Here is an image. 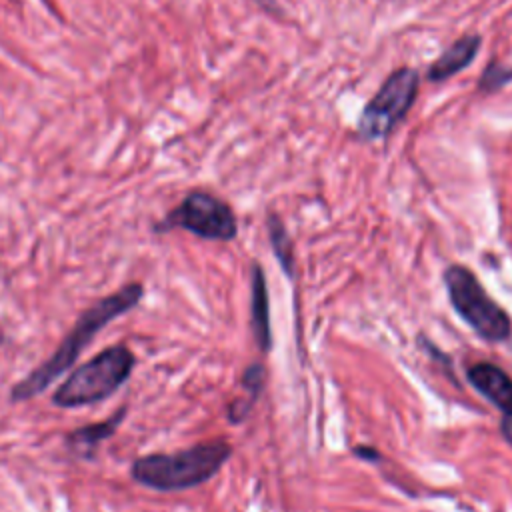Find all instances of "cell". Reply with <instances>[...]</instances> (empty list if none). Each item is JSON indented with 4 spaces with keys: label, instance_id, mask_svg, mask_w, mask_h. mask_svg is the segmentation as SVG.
<instances>
[{
    "label": "cell",
    "instance_id": "cell-11",
    "mask_svg": "<svg viewBox=\"0 0 512 512\" xmlns=\"http://www.w3.org/2000/svg\"><path fill=\"white\" fill-rule=\"evenodd\" d=\"M242 386L246 390V398L234 400L228 408V418L234 424L242 422L248 416L252 404L258 400V396L262 392V386H264V368H262V364H250L246 368L244 378H242Z\"/></svg>",
    "mask_w": 512,
    "mask_h": 512
},
{
    "label": "cell",
    "instance_id": "cell-5",
    "mask_svg": "<svg viewBox=\"0 0 512 512\" xmlns=\"http://www.w3.org/2000/svg\"><path fill=\"white\" fill-rule=\"evenodd\" d=\"M420 90V74L416 68L402 66L386 76L376 94L366 102L356 124V134L364 142L390 136L408 116Z\"/></svg>",
    "mask_w": 512,
    "mask_h": 512
},
{
    "label": "cell",
    "instance_id": "cell-16",
    "mask_svg": "<svg viewBox=\"0 0 512 512\" xmlns=\"http://www.w3.org/2000/svg\"><path fill=\"white\" fill-rule=\"evenodd\" d=\"M354 452L358 454V458H362V456H364L366 460H378V456H380V454H378L374 448H370V450H368V448H364V446H360V448H354Z\"/></svg>",
    "mask_w": 512,
    "mask_h": 512
},
{
    "label": "cell",
    "instance_id": "cell-3",
    "mask_svg": "<svg viewBox=\"0 0 512 512\" xmlns=\"http://www.w3.org/2000/svg\"><path fill=\"white\" fill-rule=\"evenodd\" d=\"M134 354L128 346L116 344L76 368L54 392L52 402L60 408L96 404L112 396L132 374Z\"/></svg>",
    "mask_w": 512,
    "mask_h": 512
},
{
    "label": "cell",
    "instance_id": "cell-15",
    "mask_svg": "<svg viewBox=\"0 0 512 512\" xmlns=\"http://www.w3.org/2000/svg\"><path fill=\"white\" fill-rule=\"evenodd\" d=\"M500 432H502V436L506 438V442L512 444V414H508V416L502 418V422H500Z\"/></svg>",
    "mask_w": 512,
    "mask_h": 512
},
{
    "label": "cell",
    "instance_id": "cell-6",
    "mask_svg": "<svg viewBox=\"0 0 512 512\" xmlns=\"http://www.w3.org/2000/svg\"><path fill=\"white\" fill-rule=\"evenodd\" d=\"M174 228H182L204 240L220 242H228L238 234L234 210L222 198L204 190L186 194L184 200L154 226L156 232H168Z\"/></svg>",
    "mask_w": 512,
    "mask_h": 512
},
{
    "label": "cell",
    "instance_id": "cell-13",
    "mask_svg": "<svg viewBox=\"0 0 512 512\" xmlns=\"http://www.w3.org/2000/svg\"><path fill=\"white\" fill-rule=\"evenodd\" d=\"M510 82H512V68L498 60H490V64L482 70L476 88L482 94H494Z\"/></svg>",
    "mask_w": 512,
    "mask_h": 512
},
{
    "label": "cell",
    "instance_id": "cell-12",
    "mask_svg": "<svg viewBox=\"0 0 512 512\" xmlns=\"http://www.w3.org/2000/svg\"><path fill=\"white\" fill-rule=\"evenodd\" d=\"M266 226H268V236H270L272 250H274L276 258L280 260L282 268L286 270V274L290 276L292 274V242H290V236H288L282 220L276 214L268 216Z\"/></svg>",
    "mask_w": 512,
    "mask_h": 512
},
{
    "label": "cell",
    "instance_id": "cell-9",
    "mask_svg": "<svg viewBox=\"0 0 512 512\" xmlns=\"http://www.w3.org/2000/svg\"><path fill=\"white\" fill-rule=\"evenodd\" d=\"M250 326L256 338V344L262 352L272 348V330H270V298L266 276L258 264L252 266L250 282Z\"/></svg>",
    "mask_w": 512,
    "mask_h": 512
},
{
    "label": "cell",
    "instance_id": "cell-8",
    "mask_svg": "<svg viewBox=\"0 0 512 512\" xmlns=\"http://www.w3.org/2000/svg\"><path fill=\"white\" fill-rule=\"evenodd\" d=\"M482 46V38L478 34H464L456 38L426 70V78L430 82H444L454 74L466 70L472 60L478 56Z\"/></svg>",
    "mask_w": 512,
    "mask_h": 512
},
{
    "label": "cell",
    "instance_id": "cell-10",
    "mask_svg": "<svg viewBox=\"0 0 512 512\" xmlns=\"http://www.w3.org/2000/svg\"><path fill=\"white\" fill-rule=\"evenodd\" d=\"M124 416H126V406H122L114 416H110L102 422H94V424H88L84 428H76L74 432H70L66 436L68 448L78 458H92L94 452L98 450V446L116 432V428H118V424L122 422Z\"/></svg>",
    "mask_w": 512,
    "mask_h": 512
},
{
    "label": "cell",
    "instance_id": "cell-7",
    "mask_svg": "<svg viewBox=\"0 0 512 512\" xmlns=\"http://www.w3.org/2000/svg\"><path fill=\"white\" fill-rule=\"evenodd\" d=\"M468 382L504 416L512 414V376L492 362H478L466 370Z\"/></svg>",
    "mask_w": 512,
    "mask_h": 512
},
{
    "label": "cell",
    "instance_id": "cell-14",
    "mask_svg": "<svg viewBox=\"0 0 512 512\" xmlns=\"http://www.w3.org/2000/svg\"><path fill=\"white\" fill-rule=\"evenodd\" d=\"M260 10H264L266 14H274V16H280L282 14V10H280V6H278V2L276 0H252Z\"/></svg>",
    "mask_w": 512,
    "mask_h": 512
},
{
    "label": "cell",
    "instance_id": "cell-4",
    "mask_svg": "<svg viewBox=\"0 0 512 512\" xmlns=\"http://www.w3.org/2000/svg\"><path fill=\"white\" fill-rule=\"evenodd\" d=\"M444 286L454 312L486 342H506L512 334L508 312L484 290L472 270L450 264L444 270Z\"/></svg>",
    "mask_w": 512,
    "mask_h": 512
},
{
    "label": "cell",
    "instance_id": "cell-1",
    "mask_svg": "<svg viewBox=\"0 0 512 512\" xmlns=\"http://www.w3.org/2000/svg\"><path fill=\"white\" fill-rule=\"evenodd\" d=\"M142 296L144 286L140 282H130L86 308L72 326V330L66 334V338L60 342L56 352L26 378H22L16 386H12L10 400L24 402L38 396L48 384H52L64 370L74 364L78 354L110 320L132 310L142 300Z\"/></svg>",
    "mask_w": 512,
    "mask_h": 512
},
{
    "label": "cell",
    "instance_id": "cell-2",
    "mask_svg": "<svg viewBox=\"0 0 512 512\" xmlns=\"http://www.w3.org/2000/svg\"><path fill=\"white\" fill-rule=\"evenodd\" d=\"M232 456L226 440L202 442L170 454H148L132 462V478L160 492H176L200 486L214 478Z\"/></svg>",
    "mask_w": 512,
    "mask_h": 512
}]
</instances>
